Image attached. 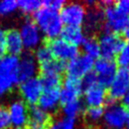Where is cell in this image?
<instances>
[{
  "label": "cell",
  "instance_id": "603a6c76",
  "mask_svg": "<svg viewBox=\"0 0 129 129\" xmlns=\"http://www.w3.org/2000/svg\"><path fill=\"white\" fill-rule=\"evenodd\" d=\"M82 46L85 52L84 54L92 57L93 59L100 57V46H99V42L96 36L85 37V40L82 43Z\"/></svg>",
  "mask_w": 129,
  "mask_h": 129
},
{
  "label": "cell",
  "instance_id": "4dcf8cb0",
  "mask_svg": "<svg viewBox=\"0 0 129 129\" xmlns=\"http://www.w3.org/2000/svg\"><path fill=\"white\" fill-rule=\"evenodd\" d=\"M81 84H82V89L83 92H85L86 90H88L89 88L93 87L94 85L98 84V80H97V76L94 72H90L89 74H87L86 76H84L81 79Z\"/></svg>",
  "mask_w": 129,
  "mask_h": 129
},
{
  "label": "cell",
  "instance_id": "cb8c5ba5",
  "mask_svg": "<svg viewBox=\"0 0 129 129\" xmlns=\"http://www.w3.org/2000/svg\"><path fill=\"white\" fill-rule=\"evenodd\" d=\"M62 109V113L64 115V117L68 118H73L76 119V117L81 114L82 112H84V104L82 102L81 99H78L76 101H73L64 106H61Z\"/></svg>",
  "mask_w": 129,
  "mask_h": 129
},
{
  "label": "cell",
  "instance_id": "74e56055",
  "mask_svg": "<svg viewBox=\"0 0 129 129\" xmlns=\"http://www.w3.org/2000/svg\"><path fill=\"white\" fill-rule=\"evenodd\" d=\"M126 129H129V111L126 112V121H125Z\"/></svg>",
  "mask_w": 129,
  "mask_h": 129
},
{
  "label": "cell",
  "instance_id": "8fae6325",
  "mask_svg": "<svg viewBox=\"0 0 129 129\" xmlns=\"http://www.w3.org/2000/svg\"><path fill=\"white\" fill-rule=\"evenodd\" d=\"M19 91L22 97V101L27 106L37 105V102L42 94L43 88L38 77H34L19 84Z\"/></svg>",
  "mask_w": 129,
  "mask_h": 129
},
{
  "label": "cell",
  "instance_id": "83f0119b",
  "mask_svg": "<svg viewBox=\"0 0 129 129\" xmlns=\"http://www.w3.org/2000/svg\"><path fill=\"white\" fill-rule=\"evenodd\" d=\"M75 125H76V119L61 117L57 120L52 121L48 129H75Z\"/></svg>",
  "mask_w": 129,
  "mask_h": 129
},
{
  "label": "cell",
  "instance_id": "6da1fadb",
  "mask_svg": "<svg viewBox=\"0 0 129 129\" xmlns=\"http://www.w3.org/2000/svg\"><path fill=\"white\" fill-rule=\"evenodd\" d=\"M32 20L46 39L58 37L63 27L58 12L42 6L33 13Z\"/></svg>",
  "mask_w": 129,
  "mask_h": 129
},
{
  "label": "cell",
  "instance_id": "8d00e7d4",
  "mask_svg": "<svg viewBox=\"0 0 129 129\" xmlns=\"http://www.w3.org/2000/svg\"><path fill=\"white\" fill-rule=\"evenodd\" d=\"M122 33H123V35H122V36H123V38H124V39H128V40H129V24L127 25V27L124 29V31H123Z\"/></svg>",
  "mask_w": 129,
  "mask_h": 129
},
{
  "label": "cell",
  "instance_id": "9c48e42d",
  "mask_svg": "<svg viewBox=\"0 0 129 129\" xmlns=\"http://www.w3.org/2000/svg\"><path fill=\"white\" fill-rule=\"evenodd\" d=\"M94 73L97 76L98 84H100L105 89L110 87L116 71L117 64L114 59H108L104 57H98L97 60L94 62Z\"/></svg>",
  "mask_w": 129,
  "mask_h": 129
},
{
  "label": "cell",
  "instance_id": "1f68e13d",
  "mask_svg": "<svg viewBox=\"0 0 129 129\" xmlns=\"http://www.w3.org/2000/svg\"><path fill=\"white\" fill-rule=\"evenodd\" d=\"M66 2L62 0H46V1H41L42 7L48 8L50 10H53L55 12L60 11V9L64 6Z\"/></svg>",
  "mask_w": 129,
  "mask_h": 129
},
{
  "label": "cell",
  "instance_id": "9a60e30c",
  "mask_svg": "<svg viewBox=\"0 0 129 129\" xmlns=\"http://www.w3.org/2000/svg\"><path fill=\"white\" fill-rule=\"evenodd\" d=\"M52 123L51 114L40 109L37 105L28 106L27 129H48Z\"/></svg>",
  "mask_w": 129,
  "mask_h": 129
},
{
  "label": "cell",
  "instance_id": "8992f818",
  "mask_svg": "<svg viewBox=\"0 0 129 129\" xmlns=\"http://www.w3.org/2000/svg\"><path fill=\"white\" fill-rule=\"evenodd\" d=\"M86 7L81 3H66L59 11V17L66 26H81L86 17Z\"/></svg>",
  "mask_w": 129,
  "mask_h": 129
},
{
  "label": "cell",
  "instance_id": "836d02e7",
  "mask_svg": "<svg viewBox=\"0 0 129 129\" xmlns=\"http://www.w3.org/2000/svg\"><path fill=\"white\" fill-rule=\"evenodd\" d=\"M114 7L120 14L129 16V0H121L114 2Z\"/></svg>",
  "mask_w": 129,
  "mask_h": 129
},
{
  "label": "cell",
  "instance_id": "7a4b0ae2",
  "mask_svg": "<svg viewBox=\"0 0 129 129\" xmlns=\"http://www.w3.org/2000/svg\"><path fill=\"white\" fill-rule=\"evenodd\" d=\"M19 57L15 55L0 56V96L9 92L18 84Z\"/></svg>",
  "mask_w": 129,
  "mask_h": 129
},
{
  "label": "cell",
  "instance_id": "4316f807",
  "mask_svg": "<svg viewBox=\"0 0 129 129\" xmlns=\"http://www.w3.org/2000/svg\"><path fill=\"white\" fill-rule=\"evenodd\" d=\"M33 54H34V57H35L38 66L43 64V63H45V62L50 61L51 59H53L52 54L50 53L49 49L47 48V46L44 43L42 45H39L35 49V52Z\"/></svg>",
  "mask_w": 129,
  "mask_h": 129
},
{
  "label": "cell",
  "instance_id": "d590c367",
  "mask_svg": "<svg viewBox=\"0 0 129 129\" xmlns=\"http://www.w3.org/2000/svg\"><path fill=\"white\" fill-rule=\"evenodd\" d=\"M121 105L125 108V110L127 109V110L129 111V89H128V91L126 92V94L124 95V97H123V102H122Z\"/></svg>",
  "mask_w": 129,
  "mask_h": 129
},
{
  "label": "cell",
  "instance_id": "ffe728a7",
  "mask_svg": "<svg viewBox=\"0 0 129 129\" xmlns=\"http://www.w3.org/2000/svg\"><path fill=\"white\" fill-rule=\"evenodd\" d=\"M59 36L68 43L77 47L79 45H82L85 40V34L81 26H64L62 27Z\"/></svg>",
  "mask_w": 129,
  "mask_h": 129
},
{
  "label": "cell",
  "instance_id": "52a82bcc",
  "mask_svg": "<svg viewBox=\"0 0 129 129\" xmlns=\"http://www.w3.org/2000/svg\"><path fill=\"white\" fill-rule=\"evenodd\" d=\"M129 89V71L124 68H120L116 71L115 77L107 92L106 101L117 102L124 97Z\"/></svg>",
  "mask_w": 129,
  "mask_h": 129
},
{
  "label": "cell",
  "instance_id": "f1b7e54d",
  "mask_svg": "<svg viewBox=\"0 0 129 129\" xmlns=\"http://www.w3.org/2000/svg\"><path fill=\"white\" fill-rule=\"evenodd\" d=\"M115 62L118 66H120L121 68H124V69L128 68L127 70L129 71V41L127 43H125L122 50L116 56V61Z\"/></svg>",
  "mask_w": 129,
  "mask_h": 129
},
{
  "label": "cell",
  "instance_id": "ac0fdd59",
  "mask_svg": "<svg viewBox=\"0 0 129 129\" xmlns=\"http://www.w3.org/2000/svg\"><path fill=\"white\" fill-rule=\"evenodd\" d=\"M85 102L88 107H101L107 99V91L100 84H96L85 92Z\"/></svg>",
  "mask_w": 129,
  "mask_h": 129
},
{
  "label": "cell",
  "instance_id": "4fadbf2b",
  "mask_svg": "<svg viewBox=\"0 0 129 129\" xmlns=\"http://www.w3.org/2000/svg\"><path fill=\"white\" fill-rule=\"evenodd\" d=\"M8 115L12 129H27L28 106L21 100L14 101L9 106Z\"/></svg>",
  "mask_w": 129,
  "mask_h": 129
},
{
  "label": "cell",
  "instance_id": "7c38bea8",
  "mask_svg": "<svg viewBox=\"0 0 129 129\" xmlns=\"http://www.w3.org/2000/svg\"><path fill=\"white\" fill-rule=\"evenodd\" d=\"M94 59L86 54H79L74 59L67 62L66 76L82 79L84 76L92 72L94 68Z\"/></svg>",
  "mask_w": 129,
  "mask_h": 129
},
{
  "label": "cell",
  "instance_id": "e575fe53",
  "mask_svg": "<svg viewBox=\"0 0 129 129\" xmlns=\"http://www.w3.org/2000/svg\"><path fill=\"white\" fill-rule=\"evenodd\" d=\"M6 53V31L0 28V56Z\"/></svg>",
  "mask_w": 129,
  "mask_h": 129
},
{
  "label": "cell",
  "instance_id": "e0dca14e",
  "mask_svg": "<svg viewBox=\"0 0 129 129\" xmlns=\"http://www.w3.org/2000/svg\"><path fill=\"white\" fill-rule=\"evenodd\" d=\"M59 92L60 89L43 90L37 102V106L47 113H51L59 106Z\"/></svg>",
  "mask_w": 129,
  "mask_h": 129
},
{
  "label": "cell",
  "instance_id": "484cf974",
  "mask_svg": "<svg viewBox=\"0 0 129 129\" xmlns=\"http://www.w3.org/2000/svg\"><path fill=\"white\" fill-rule=\"evenodd\" d=\"M41 1L36 0H20L17 1V9L25 14H33L39 8H41Z\"/></svg>",
  "mask_w": 129,
  "mask_h": 129
},
{
  "label": "cell",
  "instance_id": "f546056e",
  "mask_svg": "<svg viewBox=\"0 0 129 129\" xmlns=\"http://www.w3.org/2000/svg\"><path fill=\"white\" fill-rule=\"evenodd\" d=\"M17 9V1L14 0H3L0 2V15L6 16L13 13Z\"/></svg>",
  "mask_w": 129,
  "mask_h": 129
},
{
  "label": "cell",
  "instance_id": "7402d4cb",
  "mask_svg": "<svg viewBox=\"0 0 129 129\" xmlns=\"http://www.w3.org/2000/svg\"><path fill=\"white\" fill-rule=\"evenodd\" d=\"M67 62L57 60V59H51L50 61H47L43 64L38 66V71L40 74H56V75H62L66 73Z\"/></svg>",
  "mask_w": 129,
  "mask_h": 129
},
{
  "label": "cell",
  "instance_id": "44dd1931",
  "mask_svg": "<svg viewBox=\"0 0 129 129\" xmlns=\"http://www.w3.org/2000/svg\"><path fill=\"white\" fill-rule=\"evenodd\" d=\"M39 81L42 85L43 90L60 89L62 86V75L56 74H40Z\"/></svg>",
  "mask_w": 129,
  "mask_h": 129
},
{
  "label": "cell",
  "instance_id": "d4e9b609",
  "mask_svg": "<svg viewBox=\"0 0 129 129\" xmlns=\"http://www.w3.org/2000/svg\"><path fill=\"white\" fill-rule=\"evenodd\" d=\"M104 114V107H88L84 110V116L86 122L89 124H95L97 123Z\"/></svg>",
  "mask_w": 129,
  "mask_h": 129
},
{
  "label": "cell",
  "instance_id": "5b68a950",
  "mask_svg": "<svg viewBox=\"0 0 129 129\" xmlns=\"http://www.w3.org/2000/svg\"><path fill=\"white\" fill-rule=\"evenodd\" d=\"M44 44L47 46L54 59L63 62H69L70 60L74 59L76 56L79 55V48L75 45L68 43L60 37L45 39Z\"/></svg>",
  "mask_w": 129,
  "mask_h": 129
},
{
  "label": "cell",
  "instance_id": "5bb4252c",
  "mask_svg": "<svg viewBox=\"0 0 129 129\" xmlns=\"http://www.w3.org/2000/svg\"><path fill=\"white\" fill-rule=\"evenodd\" d=\"M38 72V64L34 57V54L31 51H23L19 57L18 66V84H21L24 81L36 77Z\"/></svg>",
  "mask_w": 129,
  "mask_h": 129
},
{
  "label": "cell",
  "instance_id": "d6a6232c",
  "mask_svg": "<svg viewBox=\"0 0 129 129\" xmlns=\"http://www.w3.org/2000/svg\"><path fill=\"white\" fill-rule=\"evenodd\" d=\"M10 127L8 110L4 106H0V129H8Z\"/></svg>",
  "mask_w": 129,
  "mask_h": 129
},
{
  "label": "cell",
  "instance_id": "ba28073f",
  "mask_svg": "<svg viewBox=\"0 0 129 129\" xmlns=\"http://www.w3.org/2000/svg\"><path fill=\"white\" fill-rule=\"evenodd\" d=\"M104 14H105V25L102 31L120 34L129 24V17L120 14L115 9L114 3L104 9Z\"/></svg>",
  "mask_w": 129,
  "mask_h": 129
},
{
  "label": "cell",
  "instance_id": "277c9868",
  "mask_svg": "<svg viewBox=\"0 0 129 129\" xmlns=\"http://www.w3.org/2000/svg\"><path fill=\"white\" fill-rule=\"evenodd\" d=\"M104 107L103 122L105 129H123L126 121V110L118 102L106 101Z\"/></svg>",
  "mask_w": 129,
  "mask_h": 129
},
{
  "label": "cell",
  "instance_id": "3957f363",
  "mask_svg": "<svg viewBox=\"0 0 129 129\" xmlns=\"http://www.w3.org/2000/svg\"><path fill=\"white\" fill-rule=\"evenodd\" d=\"M97 39L100 46V54L108 59H113V57L117 56L125 45L123 36L118 33L102 31Z\"/></svg>",
  "mask_w": 129,
  "mask_h": 129
},
{
  "label": "cell",
  "instance_id": "d6986e66",
  "mask_svg": "<svg viewBox=\"0 0 129 129\" xmlns=\"http://www.w3.org/2000/svg\"><path fill=\"white\" fill-rule=\"evenodd\" d=\"M23 43L18 29L10 28L6 30V52L10 55L18 56L23 52Z\"/></svg>",
  "mask_w": 129,
  "mask_h": 129
},
{
  "label": "cell",
  "instance_id": "30bf717a",
  "mask_svg": "<svg viewBox=\"0 0 129 129\" xmlns=\"http://www.w3.org/2000/svg\"><path fill=\"white\" fill-rule=\"evenodd\" d=\"M23 47L28 51L37 48L41 43V32L30 18H26L19 30Z\"/></svg>",
  "mask_w": 129,
  "mask_h": 129
},
{
  "label": "cell",
  "instance_id": "2e32d148",
  "mask_svg": "<svg viewBox=\"0 0 129 129\" xmlns=\"http://www.w3.org/2000/svg\"><path fill=\"white\" fill-rule=\"evenodd\" d=\"M85 28L92 36V33L101 32L105 25V14L104 10L98 6L96 3L94 7H90V10L86 13L84 20Z\"/></svg>",
  "mask_w": 129,
  "mask_h": 129
}]
</instances>
